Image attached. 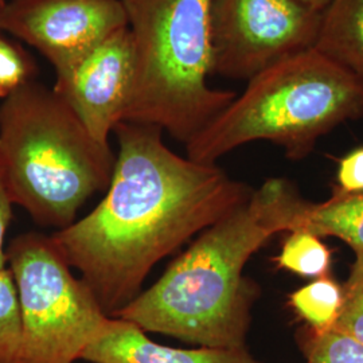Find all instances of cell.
<instances>
[{"instance_id": "6da1fadb", "label": "cell", "mask_w": 363, "mask_h": 363, "mask_svg": "<svg viewBox=\"0 0 363 363\" xmlns=\"http://www.w3.org/2000/svg\"><path fill=\"white\" fill-rule=\"evenodd\" d=\"M113 133L118 152L104 198L52 234L109 316L140 295L157 262L253 191L217 164L171 151L157 127L121 121Z\"/></svg>"}, {"instance_id": "7a4b0ae2", "label": "cell", "mask_w": 363, "mask_h": 363, "mask_svg": "<svg viewBox=\"0 0 363 363\" xmlns=\"http://www.w3.org/2000/svg\"><path fill=\"white\" fill-rule=\"evenodd\" d=\"M308 205L292 182H264L113 318L199 347L247 346L259 296L257 283L244 274L247 261L273 235L296 230Z\"/></svg>"}, {"instance_id": "3957f363", "label": "cell", "mask_w": 363, "mask_h": 363, "mask_svg": "<svg viewBox=\"0 0 363 363\" xmlns=\"http://www.w3.org/2000/svg\"><path fill=\"white\" fill-rule=\"evenodd\" d=\"M116 155L52 88L31 79L0 104V177L13 206L62 230L112 179Z\"/></svg>"}, {"instance_id": "277c9868", "label": "cell", "mask_w": 363, "mask_h": 363, "mask_svg": "<svg viewBox=\"0 0 363 363\" xmlns=\"http://www.w3.org/2000/svg\"><path fill=\"white\" fill-rule=\"evenodd\" d=\"M362 116L359 82L313 48L250 78L245 91L186 144V152L217 164L241 145L271 142L298 162L322 136Z\"/></svg>"}, {"instance_id": "5b68a950", "label": "cell", "mask_w": 363, "mask_h": 363, "mask_svg": "<svg viewBox=\"0 0 363 363\" xmlns=\"http://www.w3.org/2000/svg\"><path fill=\"white\" fill-rule=\"evenodd\" d=\"M121 3L135 58L123 121L157 127L186 145L237 96L208 85L213 0Z\"/></svg>"}, {"instance_id": "8992f818", "label": "cell", "mask_w": 363, "mask_h": 363, "mask_svg": "<svg viewBox=\"0 0 363 363\" xmlns=\"http://www.w3.org/2000/svg\"><path fill=\"white\" fill-rule=\"evenodd\" d=\"M21 311L15 363H74L103 333L109 315L77 277L52 234L27 232L6 247Z\"/></svg>"}, {"instance_id": "52a82bcc", "label": "cell", "mask_w": 363, "mask_h": 363, "mask_svg": "<svg viewBox=\"0 0 363 363\" xmlns=\"http://www.w3.org/2000/svg\"><path fill=\"white\" fill-rule=\"evenodd\" d=\"M320 19L300 0H213V74L249 81L313 49Z\"/></svg>"}, {"instance_id": "ba28073f", "label": "cell", "mask_w": 363, "mask_h": 363, "mask_svg": "<svg viewBox=\"0 0 363 363\" xmlns=\"http://www.w3.org/2000/svg\"><path fill=\"white\" fill-rule=\"evenodd\" d=\"M125 27L121 0H0V30L37 49L55 73Z\"/></svg>"}, {"instance_id": "9c48e42d", "label": "cell", "mask_w": 363, "mask_h": 363, "mask_svg": "<svg viewBox=\"0 0 363 363\" xmlns=\"http://www.w3.org/2000/svg\"><path fill=\"white\" fill-rule=\"evenodd\" d=\"M133 70V46L125 27L55 73L52 89L99 143L109 144L111 133L123 121Z\"/></svg>"}, {"instance_id": "30bf717a", "label": "cell", "mask_w": 363, "mask_h": 363, "mask_svg": "<svg viewBox=\"0 0 363 363\" xmlns=\"http://www.w3.org/2000/svg\"><path fill=\"white\" fill-rule=\"evenodd\" d=\"M81 359L91 363H262L247 346L179 349L160 345L139 325L113 316Z\"/></svg>"}, {"instance_id": "8fae6325", "label": "cell", "mask_w": 363, "mask_h": 363, "mask_svg": "<svg viewBox=\"0 0 363 363\" xmlns=\"http://www.w3.org/2000/svg\"><path fill=\"white\" fill-rule=\"evenodd\" d=\"M313 48L363 88V0H331Z\"/></svg>"}, {"instance_id": "7c38bea8", "label": "cell", "mask_w": 363, "mask_h": 363, "mask_svg": "<svg viewBox=\"0 0 363 363\" xmlns=\"http://www.w3.org/2000/svg\"><path fill=\"white\" fill-rule=\"evenodd\" d=\"M298 229L320 238L335 237L346 242L354 255L363 253V193H343L335 186L325 202H310Z\"/></svg>"}, {"instance_id": "4fadbf2b", "label": "cell", "mask_w": 363, "mask_h": 363, "mask_svg": "<svg viewBox=\"0 0 363 363\" xmlns=\"http://www.w3.org/2000/svg\"><path fill=\"white\" fill-rule=\"evenodd\" d=\"M342 300V286L328 274L292 292L289 306L306 325L315 331H327L337 322Z\"/></svg>"}, {"instance_id": "5bb4252c", "label": "cell", "mask_w": 363, "mask_h": 363, "mask_svg": "<svg viewBox=\"0 0 363 363\" xmlns=\"http://www.w3.org/2000/svg\"><path fill=\"white\" fill-rule=\"evenodd\" d=\"M288 233L280 255L274 259L277 268L307 279L328 276L333 255L322 238L301 229Z\"/></svg>"}, {"instance_id": "9a60e30c", "label": "cell", "mask_w": 363, "mask_h": 363, "mask_svg": "<svg viewBox=\"0 0 363 363\" xmlns=\"http://www.w3.org/2000/svg\"><path fill=\"white\" fill-rule=\"evenodd\" d=\"M296 340L301 354L310 363H363V346L335 330L315 331L300 327Z\"/></svg>"}, {"instance_id": "2e32d148", "label": "cell", "mask_w": 363, "mask_h": 363, "mask_svg": "<svg viewBox=\"0 0 363 363\" xmlns=\"http://www.w3.org/2000/svg\"><path fill=\"white\" fill-rule=\"evenodd\" d=\"M21 342V311L13 273L0 271V363H15Z\"/></svg>"}, {"instance_id": "e0dca14e", "label": "cell", "mask_w": 363, "mask_h": 363, "mask_svg": "<svg viewBox=\"0 0 363 363\" xmlns=\"http://www.w3.org/2000/svg\"><path fill=\"white\" fill-rule=\"evenodd\" d=\"M342 289V307L331 330L350 337L363 346V253H355L350 276Z\"/></svg>"}, {"instance_id": "ac0fdd59", "label": "cell", "mask_w": 363, "mask_h": 363, "mask_svg": "<svg viewBox=\"0 0 363 363\" xmlns=\"http://www.w3.org/2000/svg\"><path fill=\"white\" fill-rule=\"evenodd\" d=\"M37 67L19 45L0 37V99L4 100L28 81Z\"/></svg>"}, {"instance_id": "d6986e66", "label": "cell", "mask_w": 363, "mask_h": 363, "mask_svg": "<svg viewBox=\"0 0 363 363\" xmlns=\"http://www.w3.org/2000/svg\"><path fill=\"white\" fill-rule=\"evenodd\" d=\"M337 189L343 193H363V147L343 156L337 164Z\"/></svg>"}, {"instance_id": "ffe728a7", "label": "cell", "mask_w": 363, "mask_h": 363, "mask_svg": "<svg viewBox=\"0 0 363 363\" xmlns=\"http://www.w3.org/2000/svg\"><path fill=\"white\" fill-rule=\"evenodd\" d=\"M13 203L0 177V271L7 268L6 234L13 220Z\"/></svg>"}, {"instance_id": "44dd1931", "label": "cell", "mask_w": 363, "mask_h": 363, "mask_svg": "<svg viewBox=\"0 0 363 363\" xmlns=\"http://www.w3.org/2000/svg\"><path fill=\"white\" fill-rule=\"evenodd\" d=\"M300 1L304 3L306 6L311 7L312 10L319 11V13H323L325 7L331 3V0H300Z\"/></svg>"}, {"instance_id": "7402d4cb", "label": "cell", "mask_w": 363, "mask_h": 363, "mask_svg": "<svg viewBox=\"0 0 363 363\" xmlns=\"http://www.w3.org/2000/svg\"><path fill=\"white\" fill-rule=\"evenodd\" d=\"M307 363H310V362H307Z\"/></svg>"}]
</instances>
